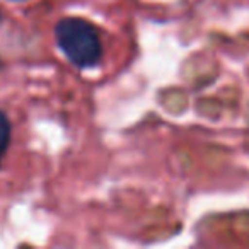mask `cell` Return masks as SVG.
Wrapping results in <instances>:
<instances>
[{"label": "cell", "mask_w": 249, "mask_h": 249, "mask_svg": "<svg viewBox=\"0 0 249 249\" xmlns=\"http://www.w3.org/2000/svg\"><path fill=\"white\" fill-rule=\"evenodd\" d=\"M56 43L67 58L79 69L97 65L103 55V46L96 29L79 18H67L55 28Z\"/></svg>", "instance_id": "obj_1"}, {"label": "cell", "mask_w": 249, "mask_h": 249, "mask_svg": "<svg viewBox=\"0 0 249 249\" xmlns=\"http://www.w3.org/2000/svg\"><path fill=\"white\" fill-rule=\"evenodd\" d=\"M9 140H11V123H9L7 116L0 111V160L9 147Z\"/></svg>", "instance_id": "obj_2"}, {"label": "cell", "mask_w": 249, "mask_h": 249, "mask_svg": "<svg viewBox=\"0 0 249 249\" xmlns=\"http://www.w3.org/2000/svg\"><path fill=\"white\" fill-rule=\"evenodd\" d=\"M18 2H19V0H18Z\"/></svg>", "instance_id": "obj_3"}]
</instances>
